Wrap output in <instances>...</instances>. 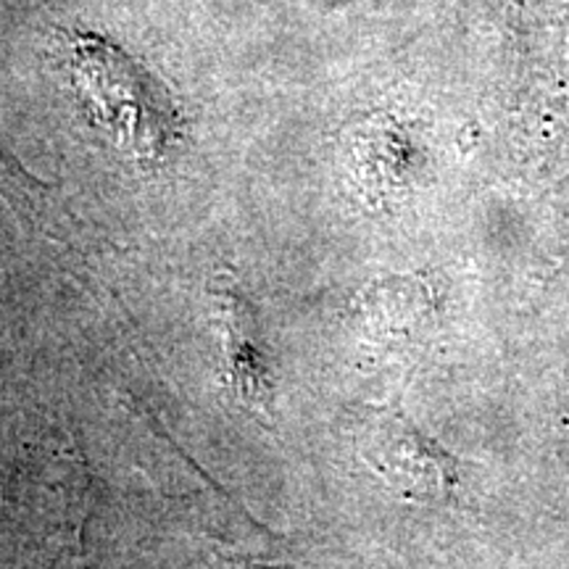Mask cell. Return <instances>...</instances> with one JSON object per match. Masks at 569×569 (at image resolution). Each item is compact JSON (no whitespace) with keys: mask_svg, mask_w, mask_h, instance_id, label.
Returning <instances> with one entry per match:
<instances>
[{"mask_svg":"<svg viewBox=\"0 0 569 569\" xmlns=\"http://www.w3.org/2000/svg\"><path fill=\"white\" fill-rule=\"evenodd\" d=\"M224 327H227V351H230L234 390L253 407L264 409L269 401L267 372L261 367L259 348H256L253 327L248 322V309L234 293L224 296Z\"/></svg>","mask_w":569,"mask_h":569,"instance_id":"cell-1","label":"cell"},{"mask_svg":"<svg viewBox=\"0 0 569 569\" xmlns=\"http://www.w3.org/2000/svg\"><path fill=\"white\" fill-rule=\"evenodd\" d=\"M34 188H40V184L34 182L24 169L17 167V163L6 156L3 148H0V190H3V193L24 196V193H32Z\"/></svg>","mask_w":569,"mask_h":569,"instance_id":"cell-2","label":"cell"}]
</instances>
